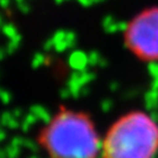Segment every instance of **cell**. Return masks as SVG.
I'll list each match as a JSON object with an SVG mask.
<instances>
[{
    "instance_id": "obj_1",
    "label": "cell",
    "mask_w": 158,
    "mask_h": 158,
    "mask_svg": "<svg viewBox=\"0 0 158 158\" xmlns=\"http://www.w3.org/2000/svg\"><path fill=\"white\" fill-rule=\"evenodd\" d=\"M49 158H101L102 141L88 115L63 110L54 115L39 137Z\"/></svg>"
},
{
    "instance_id": "obj_2",
    "label": "cell",
    "mask_w": 158,
    "mask_h": 158,
    "mask_svg": "<svg viewBox=\"0 0 158 158\" xmlns=\"http://www.w3.org/2000/svg\"><path fill=\"white\" fill-rule=\"evenodd\" d=\"M158 123L143 111L119 117L102 139L101 158H155Z\"/></svg>"
},
{
    "instance_id": "obj_3",
    "label": "cell",
    "mask_w": 158,
    "mask_h": 158,
    "mask_svg": "<svg viewBox=\"0 0 158 158\" xmlns=\"http://www.w3.org/2000/svg\"><path fill=\"white\" fill-rule=\"evenodd\" d=\"M124 41L139 60L158 62V8H149L137 14L125 28Z\"/></svg>"
}]
</instances>
